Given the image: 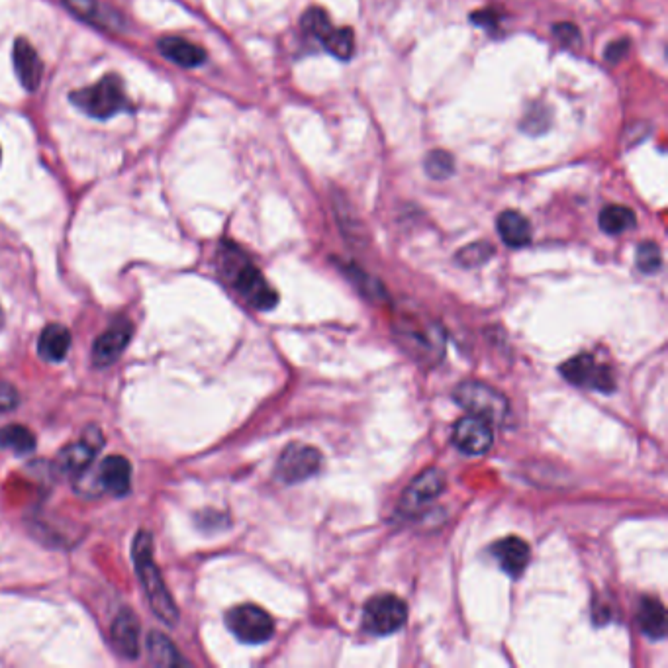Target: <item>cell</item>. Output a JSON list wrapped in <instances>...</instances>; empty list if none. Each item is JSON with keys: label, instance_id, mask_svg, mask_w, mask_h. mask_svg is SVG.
Returning a JSON list of instances; mask_svg holds the SVG:
<instances>
[{"label": "cell", "instance_id": "obj_12", "mask_svg": "<svg viewBox=\"0 0 668 668\" xmlns=\"http://www.w3.org/2000/svg\"><path fill=\"white\" fill-rule=\"evenodd\" d=\"M110 641L116 653L124 659H138L142 651L140 641V621L132 610H122L110 627Z\"/></svg>", "mask_w": 668, "mask_h": 668}, {"label": "cell", "instance_id": "obj_4", "mask_svg": "<svg viewBox=\"0 0 668 668\" xmlns=\"http://www.w3.org/2000/svg\"><path fill=\"white\" fill-rule=\"evenodd\" d=\"M453 398L469 414L488 420L492 426H500L510 418L508 398L484 382H461L453 390Z\"/></svg>", "mask_w": 668, "mask_h": 668}, {"label": "cell", "instance_id": "obj_2", "mask_svg": "<svg viewBox=\"0 0 668 668\" xmlns=\"http://www.w3.org/2000/svg\"><path fill=\"white\" fill-rule=\"evenodd\" d=\"M132 559L153 614L171 627L177 625L179 608L161 576V571L153 561V537L149 531H140L136 535L132 545Z\"/></svg>", "mask_w": 668, "mask_h": 668}, {"label": "cell", "instance_id": "obj_20", "mask_svg": "<svg viewBox=\"0 0 668 668\" xmlns=\"http://www.w3.org/2000/svg\"><path fill=\"white\" fill-rule=\"evenodd\" d=\"M496 228L508 247H525L531 243V224L518 210H506L498 216Z\"/></svg>", "mask_w": 668, "mask_h": 668}, {"label": "cell", "instance_id": "obj_25", "mask_svg": "<svg viewBox=\"0 0 668 668\" xmlns=\"http://www.w3.org/2000/svg\"><path fill=\"white\" fill-rule=\"evenodd\" d=\"M322 44L337 59L347 61L353 57V51H355V34L351 28H334Z\"/></svg>", "mask_w": 668, "mask_h": 668}, {"label": "cell", "instance_id": "obj_32", "mask_svg": "<svg viewBox=\"0 0 668 668\" xmlns=\"http://www.w3.org/2000/svg\"><path fill=\"white\" fill-rule=\"evenodd\" d=\"M98 0H65V4L85 20H98Z\"/></svg>", "mask_w": 668, "mask_h": 668}, {"label": "cell", "instance_id": "obj_18", "mask_svg": "<svg viewBox=\"0 0 668 668\" xmlns=\"http://www.w3.org/2000/svg\"><path fill=\"white\" fill-rule=\"evenodd\" d=\"M637 623L641 631L651 639H663L667 635V610L659 598L645 596L639 602Z\"/></svg>", "mask_w": 668, "mask_h": 668}, {"label": "cell", "instance_id": "obj_7", "mask_svg": "<svg viewBox=\"0 0 668 668\" xmlns=\"http://www.w3.org/2000/svg\"><path fill=\"white\" fill-rule=\"evenodd\" d=\"M322 455L316 447L304 443H290L277 461L275 475L285 484H298L320 473Z\"/></svg>", "mask_w": 668, "mask_h": 668}, {"label": "cell", "instance_id": "obj_16", "mask_svg": "<svg viewBox=\"0 0 668 668\" xmlns=\"http://www.w3.org/2000/svg\"><path fill=\"white\" fill-rule=\"evenodd\" d=\"M492 555L496 557L498 565L510 574V576H520L527 569L529 565V557H531V549L525 543L522 537L510 535L504 537L500 541L494 543L492 547Z\"/></svg>", "mask_w": 668, "mask_h": 668}, {"label": "cell", "instance_id": "obj_26", "mask_svg": "<svg viewBox=\"0 0 668 668\" xmlns=\"http://www.w3.org/2000/svg\"><path fill=\"white\" fill-rule=\"evenodd\" d=\"M635 263H637V267H639L641 273L655 275L663 267L661 247L655 241H643V243H639L637 253H635Z\"/></svg>", "mask_w": 668, "mask_h": 668}, {"label": "cell", "instance_id": "obj_34", "mask_svg": "<svg viewBox=\"0 0 668 668\" xmlns=\"http://www.w3.org/2000/svg\"><path fill=\"white\" fill-rule=\"evenodd\" d=\"M471 20H473L475 24H478V26L490 30V32H494V28H496L498 22H500V18H498V14H496L494 10H480V12H475V14L471 16Z\"/></svg>", "mask_w": 668, "mask_h": 668}, {"label": "cell", "instance_id": "obj_9", "mask_svg": "<svg viewBox=\"0 0 668 668\" xmlns=\"http://www.w3.org/2000/svg\"><path fill=\"white\" fill-rule=\"evenodd\" d=\"M561 375L576 386L594 388L600 392H614L616 390V377L610 367L598 363L594 355L580 353L567 363L561 365Z\"/></svg>", "mask_w": 668, "mask_h": 668}, {"label": "cell", "instance_id": "obj_31", "mask_svg": "<svg viewBox=\"0 0 668 668\" xmlns=\"http://www.w3.org/2000/svg\"><path fill=\"white\" fill-rule=\"evenodd\" d=\"M20 404V394L10 382L0 379V414L16 410Z\"/></svg>", "mask_w": 668, "mask_h": 668}, {"label": "cell", "instance_id": "obj_15", "mask_svg": "<svg viewBox=\"0 0 668 668\" xmlns=\"http://www.w3.org/2000/svg\"><path fill=\"white\" fill-rule=\"evenodd\" d=\"M445 488V475L439 469H428L420 477L414 478V482L408 486V490L402 496V510L412 514L420 510L422 506L430 504Z\"/></svg>", "mask_w": 668, "mask_h": 668}, {"label": "cell", "instance_id": "obj_36", "mask_svg": "<svg viewBox=\"0 0 668 668\" xmlns=\"http://www.w3.org/2000/svg\"><path fill=\"white\" fill-rule=\"evenodd\" d=\"M0 157H2V151H0Z\"/></svg>", "mask_w": 668, "mask_h": 668}, {"label": "cell", "instance_id": "obj_1", "mask_svg": "<svg viewBox=\"0 0 668 668\" xmlns=\"http://www.w3.org/2000/svg\"><path fill=\"white\" fill-rule=\"evenodd\" d=\"M220 271L226 281L257 310H271L279 302L277 290L267 283L263 273L249 261L238 245L224 241L218 251Z\"/></svg>", "mask_w": 668, "mask_h": 668}, {"label": "cell", "instance_id": "obj_21", "mask_svg": "<svg viewBox=\"0 0 668 668\" xmlns=\"http://www.w3.org/2000/svg\"><path fill=\"white\" fill-rule=\"evenodd\" d=\"M145 649H147V657H149L151 665H155V667L187 665V661L179 655L173 641L159 631L149 633V637L145 639Z\"/></svg>", "mask_w": 668, "mask_h": 668}, {"label": "cell", "instance_id": "obj_35", "mask_svg": "<svg viewBox=\"0 0 668 668\" xmlns=\"http://www.w3.org/2000/svg\"><path fill=\"white\" fill-rule=\"evenodd\" d=\"M4 326V316H2V310H0V328Z\"/></svg>", "mask_w": 668, "mask_h": 668}, {"label": "cell", "instance_id": "obj_23", "mask_svg": "<svg viewBox=\"0 0 668 668\" xmlns=\"http://www.w3.org/2000/svg\"><path fill=\"white\" fill-rule=\"evenodd\" d=\"M0 447L16 455H28L36 449V435L20 424H10L0 430Z\"/></svg>", "mask_w": 668, "mask_h": 668}, {"label": "cell", "instance_id": "obj_33", "mask_svg": "<svg viewBox=\"0 0 668 668\" xmlns=\"http://www.w3.org/2000/svg\"><path fill=\"white\" fill-rule=\"evenodd\" d=\"M627 49H629V40H627V38H623V40H616V42H612V44L606 48V51H604V57H606V61H608V63L616 65V63H620L621 57H625Z\"/></svg>", "mask_w": 668, "mask_h": 668}, {"label": "cell", "instance_id": "obj_13", "mask_svg": "<svg viewBox=\"0 0 668 668\" xmlns=\"http://www.w3.org/2000/svg\"><path fill=\"white\" fill-rule=\"evenodd\" d=\"M12 61H14V71H16L20 85L26 91H36L44 77V63L36 48L26 38H18L14 42Z\"/></svg>", "mask_w": 668, "mask_h": 668}, {"label": "cell", "instance_id": "obj_30", "mask_svg": "<svg viewBox=\"0 0 668 668\" xmlns=\"http://www.w3.org/2000/svg\"><path fill=\"white\" fill-rule=\"evenodd\" d=\"M553 34L567 48H578L580 46V32H578V28L574 24H569V22L555 24L553 26Z\"/></svg>", "mask_w": 668, "mask_h": 668}, {"label": "cell", "instance_id": "obj_19", "mask_svg": "<svg viewBox=\"0 0 668 668\" xmlns=\"http://www.w3.org/2000/svg\"><path fill=\"white\" fill-rule=\"evenodd\" d=\"M71 349V332L61 324H49L38 339V355L48 363H61Z\"/></svg>", "mask_w": 668, "mask_h": 668}, {"label": "cell", "instance_id": "obj_11", "mask_svg": "<svg viewBox=\"0 0 668 668\" xmlns=\"http://www.w3.org/2000/svg\"><path fill=\"white\" fill-rule=\"evenodd\" d=\"M453 443L465 455H471V457L482 455L494 443V426L484 418L467 414L455 424Z\"/></svg>", "mask_w": 668, "mask_h": 668}, {"label": "cell", "instance_id": "obj_22", "mask_svg": "<svg viewBox=\"0 0 668 668\" xmlns=\"http://www.w3.org/2000/svg\"><path fill=\"white\" fill-rule=\"evenodd\" d=\"M598 222H600L602 232H606L610 236H620V234L631 230L637 224L633 210L627 208V206H620V204H610V206L602 208Z\"/></svg>", "mask_w": 668, "mask_h": 668}, {"label": "cell", "instance_id": "obj_3", "mask_svg": "<svg viewBox=\"0 0 668 668\" xmlns=\"http://www.w3.org/2000/svg\"><path fill=\"white\" fill-rule=\"evenodd\" d=\"M69 98L79 110L96 120H108L120 112L132 110V102L126 95L124 81L116 73L104 75L91 87L73 91Z\"/></svg>", "mask_w": 668, "mask_h": 668}, {"label": "cell", "instance_id": "obj_14", "mask_svg": "<svg viewBox=\"0 0 668 668\" xmlns=\"http://www.w3.org/2000/svg\"><path fill=\"white\" fill-rule=\"evenodd\" d=\"M96 482L102 490L116 498H124L132 490V465L122 455L106 457L98 471H96Z\"/></svg>", "mask_w": 668, "mask_h": 668}, {"label": "cell", "instance_id": "obj_28", "mask_svg": "<svg viewBox=\"0 0 668 668\" xmlns=\"http://www.w3.org/2000/svg\"><path fill=\"white\" fill-rule=\"evenodd\" d=\"M492 255H494V247L488 241H477V243H471L465 249H461L457 253V261L463 267H478V265L486 263Z\"/></svg>", "mask_w": 668, "mask_h": 668}, {"label": "cell", "instance_id": "obj_6", "mask_svg": "<svg viewBox=\"0 0 668 668\" xmlns=\"http://www.w3.org/2000/svg\"><path fill=\"white\" fill-rule=\"evenodd\" d=\"M408 620V606L394 594L371 598L363 610V627L373 635H390L404 627Z\"/></svg>", "mask_w": 668, "mask_h": 668}, {"label": "cell", "instance_id": "obj_17", "mask_svg": "<svg viewBox=\"0 0 668 668\" xmlns=\"http://www.w3.org/2000/svg\"><path fill=\"white\" fill-rule=\"evenodd\" d=\"M157 49L163 57H167L169 61L185 67V69H192L198 67L206 61V51L192 44L185 38L179 36H165L157 42Z\"/></svg>", "mask_w": 668, "mask_h": 668}, {"label": "cell", "instance_id": "obj_24", "mask_svg": "<svg viewBox=\"0 0 668 668\" xmlns=\"http://www.w3.org/2000/svg\"><path fill=\"white\" fill-rule=\"evenodd\" d=\"M300 26H302V30H304L308 36H312V38H316V40H320V42H324V40L330 36V32L334 30V24H332L328 12H326L324 8H320V6H312V8H308V10L302 14Z\"/></svg>", "mask_w": 668, "mask_h": 668}, {"label": "cell", "instance_id": "obj_10", "mask_svg": "<svg viewBox=\"0 0 668 668\" xmlns=\"http://www.w3.org/2000/svg\"><path fill=\"white\" fill-rule=\"evenodd\" d=\"M132 335H134V324L128 318L118 316L104 334L96 337L93 345V365L98 369H104L116 363L124 353V349L130 345Z\"/></svg>", "mask_w": 668, "mask_h": 668}, {"label": "cell", "instance_id": "obj_29", "mask_svg": "<svg viewBox=\"0 0 668 668\" xmlns=\"http://www.w3.org/2000/svg\"><path fill=\"white\" fill-rule=\"evenodd\" d=\"M549 124H551V112L543 102H539V104H531L529 112H525L522 128L529 134H541L549 128Z\"/></svg>", "mask_w": 668, "mask_h": 668}, {"label": "cell", "instance_id": "obj_5", "mask_svg": "<svg viewBox=\"0 0 668 668\" xmlns=\"http://www.w3.org/2000/svg\"><path fill=\"white\" fill-rule=\"evenodd\" d=\"M226 625L245 645L267 643L275 633V621L259 606L243 604L226 614Z\"/></svg>", "mask_w": 668, "mask_h": 668}, {"label": "cell", "instance_id": "obj_8", "mask_svg": "<svg viewBox=\"0 0 668 668\" xmlns=\"http://www.w3.org/2000/svg\"><path fill=\"white\" fill-rule=\"evenodd\" d=\"M102 445H104V437L100 430L87 428L81 441L71 443L59 451L57 461H55L57 471L65 477L81 478L87 475Z\"/></svg>", "mask_w": 668, "mask_h": 668}, {"label": "cell", "instance_id": "obj_27", "mask_svg": "<svg viewBox=\"0 0 668 668\" xmlns=\"http://www.w3.org/2000/svg\"><path fill=\"white\" fill-rule=\"evenodd\" d=\"M424 167H426V173L430 175L431 179L443 181V179H449L455 173V159H453L451 153H447L443 149H435V151L428 153Z\"/></svg>", "mask_w": 668, "mask_h": 668}]
</instances>
